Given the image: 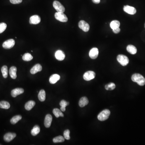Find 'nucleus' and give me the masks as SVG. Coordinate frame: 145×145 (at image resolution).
<instances>
[{"label":"nucleus","mask_w":145,"mask_h":145,"mask_svg":"<svg viewBox=\"0 0 145 145\" xmlns=\"http://www.w3.org/2000/svg\"><path fill=\"white\" fill-rule=\"evenodd\" d=\"M89 103L88 98L86 97H83L80 98L79 102V105L80 107H83L88 104Z\"/></svg>","instance_id":"17"},{"label":"nucleus","mask_w":145,"mask_h":145,"mask_svg":"<svg viewBox=\"0 0 145 145\" xmlns=\"http://www.w3.org/2000/svg\"><path fill=\"white\" fill-rule=\"evenodd\" d=\"M55 56L58 61H63L65 58V55L64 53L61 50L56 51L55 53Z\"/></svg>","instance_id":"14"},{"label":"nucleus","mask_w":145,"mask_h":145,"mask_svg":"<svg viewBox=\"0 0 145 145\" xmlns=\"http://www.w3.org/2000/svg\"><path fill=\"white\" fill-rule=\"evenodd\" d=\"M110 114H111V112L108 109H105L100 112L98 115V119L101 121L106 120L107 119H108Z\"/></svg>","instance_id":"2"},{"label":"nucleus","mask_w":145,"mask_h":145,"mask_svg":"<svg viewBox=\"0 0 145 145\" xmlns=\"http://www.w3.org/2000/svg\"><path fill=\"white\" fill-rule=\"evenodd\" d=\"M33 57L29 53H26L24 55L22 56V59L24 61H31L32 60Z\"/></svg>","instance_id":"29"},{"label":"nucleus","mask_w":145,"mask_h":145,"mask_svg":"<svg viewBox=\"0 0 145 145\" xmlns=\"http://www.w3.org/2000/svg\"><path fill=\"white\" fill-rule=\"evenodd\" d=\"M99 54L98 49L96 48H93L90 50L89 56L92 59H95L98 57Z\"/></svg>","instance_id":"12"},{"label":"nucleus","mask_w":145,"mask_h":145,"mask_svg":"<svg viewBox=\"0 0 145 145\" xmlns=\"http://www.w3.org/2000/svg\"><path fill=\"white\" fill-rule=\"evenodd\" d=\"M35 103L33 100L29 101L25 105V108L27 111H30L34 106Z\"/></svg>","instance_id":"20"},{"label":"nucleus","mask_w":145,"mask_h":145,"mask_svg":"<svg viewBox=\"0 0 145 145\" xmlns=\"http://www.w3.org/2000/svg\"><path fill=\"white\" fill-rule=\"evenodd\" d=\"M64 141V137L62 136H58L55 137L53 139V141L54 143H56L63 142Z\"/></svg>","instance_id":"30"},{"label":"nucleus","mask_w":145,"mask_h":145,"mask_svg":"<svg viewBox=\"0 0 145 145\" xmlns=\"http://www.w3.org/2000/svg\"><path fill=\"white\" fill-rule=\"evenodd\" d=\"M16 136V133L9 132L5 134L4 136V140L6 142H9L13 140Z\"/></svg>","instance_id":"9"},{"label":"nucleus","mask_w":145,"mask_h":145,"mask_svg":"<svg viewBox=\"0 0 145 145\" xmlns=\"http://www.w3.org/2000/svg\"><path fill=\"white\" fill-rule=\"evenodd\" d=\"M15 45V41L13 39H9L3 43V47L5 49H8L12 48Z\"/></svg>","instance_id":"6"},{"label":"nucleus","mask_w":145,"mask_h":145,"mask_svg":"<svg viewBox=\"0 0 145 145\" xmlns=\"http://www.w3.org/2000/svg\"><path fill=\"white\" fill-rule=\"evenodd\" d=\"M120 23L117 20H114L111 21L110 24V27L112 30L119 27Z\"/></svg>","instance_id":"27"},{"label":"nucleus","mask_w":145,"mask_h":145,"mask_svg":"<svg viewBox=\"0 0 145 145\" xmlns=\"http://www.w3.org/2000/svg\"><path fill=\"white\" fill-rule=\"evenodd\" d=\"M24 92V90L22 88H17L11 91V95L12 97L15 98L17 96L23 93Z\"/></svg>","instance_id":"15"},{"label":"nucleus","mask_w":145,"mask_h":145,"mask_svg":"<svg viewBox=\"0 0 145 145\" xmlns=\"http://www.w3.org/2000/svg\"><path fill=\"white\" fill-rule=\"evenodd\" d=\"M127 50L129 53L132 54H135L137 52V49L136 47L132 45L127 46Z\"/></svg>","instance_id":"21"},{"label":"nucleus","mask_w":145,"mask_h":145,"mask_svg":"<svg viewBox=\"0 0 145 145\" xmlns=\"http://www.w3.org/2000/svg\"><path fill=\"white\" fill-rule=\"evenodd\" d=\"M10 2L13 4H18L22 2V0H10Z\"/></svg>","instance_id":"35"},{"label":"nucleus","mask_w":145,"mask_h":145,"mask_svg":"<svg viewBox=\"0 0 145 145\" xmlns=\"http://www.w3.org/2000/svg\"><path fill=\"white\" fill-rule=\"evenodd\" d=\"M78 26L79 28L85 32H88L90 30L89 24L83 20H81L79 22Z\"/></svg>","instance_id":"8"},{"label":"nucleus","mask_w":145,"mask_h":145,"mask_svg":"<svg viewBox=\"0 0 145 145\" xmlns=\"http://www.w3.org/2000/svg\"><path fill=\"white\" fill-rule=\"evenodd\" d=\"M17 68L16 67L12 66L9 69V74L11 78L16 79L17 78Z\"/></svg>","instance_id":"19"},{"label":"nucleus","mask_w":145,"mask_h":145,"mask_svg":"<svg viewBox=\"0 0 145 145\" xmlns=\"http://www.w3.org/2000/svg\"><path fill=\"white\" fill-rule=\"evenodd\" d=\"M38 98L40 101H45L46 99V92L44 90H41L40 91L38 94Z\"/></svg>","instance_id":"22"},{"label":"nucleus","mask_w":145,"mask_h":145,"mask_svg":"<svg viewBox=\"0 0 145 145\" xmlns=\"http://www.w3.org/2000/svg\"><path fill=\"white\" fill-rule=\"evenodd\" d=\"M60 79V75L58 74H53L50 77L49 82L51 84H54L56 83V82L59 81Z\"/></svg>","instance_id":"18"},{"label":"nucleus","mask_w":145,"mask_h":145,"mask_svg":"<svg viewBox=\"0 0 145 145\" xmlns=\"http://www.w3.org/2000/svg\"><path fill=\"white\" fill-rule=\"evenodd\" d=\"M69 102H67L66 101L64 100H62L61 101L60 103V106L62 107H66L67 106L69 105Z\"/></svg>","instance_id":"34"},{"label":"nucleus","mask_w":145,"mask_h":145,"mask_svg":"<svg viewBox=\"0 0 145 145\" xmlns=\"http://www.w3.org/2000/svg\"><path fill=\"white\" fill-rule=\"evenodd\" d=\"M116 85L113 83H110L105 85V89L107 90H112L115 89Z\"/></svg>","instance_id":"31"},{"label":"nucleus","mask_w":145,"mask_h":145,"mask_svg":"<svg viewBox=\"0 0 145 145\" xmlns=\"http://www.w3.org/2000/svg\"><path fill=\"white\" fill-rule=\"evenodd\" d=\"M96 74L93 71H88L84 74L83 78L85 81H89L95 77Z\"/></svg>","instance_id":"7"},{"label":"nucleus","mask_w":145,"mask_h":145,"mask_svg":"<svg viewBox=\"0 0 145 145\" xmlns=\"http://www.w3.org/2000/svg\"><path fill=\"white\" fill-rule=\"evenodd\" d=\"M112 31L115 34H118L121 31V30L120 29L119 27H118V28H116V29H113L112 30Z\"/></svg>","instance_id":"36"},{"label":"nucleus","mask_w":145,"mask_h":145,"mask_svg":"<svg viewBox=\"0 0 145 145\" xmlns=\"http://www.w3.org/2000/svg\"><path fill=\"white\" fill-rule=\"evenodd\" d=\"M41 21V18L38 15L32 16L30 19L29 22L31 24H38Z\"/></svg>","instance_id":"11"},{"label":"nucleus","mask_w":145,"mask_h":145,"mask_svg":"<svg viewBox=\"0 0 145 145\" xmlns=\"http://www.w3.org/2000/svg\"><path fill=\"white\" fill-rule=\"evenodd\" d=\"M53 6L57 12L64 13L65 11L64 6L62 5L59 1H54Z\"/></svg>","instance_id":"5"},{"label":"nucleus","mask_w":145,"mask_h":145,"mask_svg":"<svg viewBox=\"0 0 145 145\" xmlns=\"http://www.w3.org/2000/svg\"><path fill=\"white\" fill-rule=\"evenodd\" d=\"M117 60L119 63L123 66H125L129 63V59L128 57L122 54H119L117 56Z\"/></svg>","instance_id":"3"},{"label":"nucleus","mask_w":145,"mask_h":145,"mask_svg":"<svg viewBox=\"0 0 145 145\" xmlns=\"http://www.w3.org/2000/svg\"><path fill=\"white\" fill-rule=\"evenodd\" d=\"M56 19L62 22H66L68 21V18L67 16L62 12H57L54 15Z\"/></svg>","instance_id":"4"},{"label":"nucleus","mask_w":145,"mask_h":145,"mask_svg":"<svg viewBox=\"0 0 145 145\" xmlns=\"http://www.w3.org/2000/svg\"><path fill=\"white\" fill-rule=\"evenodd\" d=\"M60 109H61V111L64 112L65 110H66V107H62V106H61Z\"/></svg>","instance_id":"38"},{"label":"nucleus","mask_w":145,"mask_h":145,"mask_svg":"<svg viewBox=\"0 0 145 145\" xmlns=\"http://www.w3.org/2000/svg\"><path fill=\"white\" fill-rule=\"evenodd\" d=\"M21 119L22 117L21 115H16L11 119L10 122L12 124H16L19 121L21 120Z\"/></svg>","instance_id":"25"},{"label":"nucleus","mask_w":145,"mask_h":145,"mask_svg":"<svg viewBox=\"0 0 145 145\" xmlns=\"http://www.w3.org/2000/svg\"><path fill=\"white\" fill-rule=\"evenodd\" d=\"M53 113L56 118H59V117H64V116L62 112L61 111L59 110V109L57 108L54 109L53 110Z\"/></svg>","instance_id":"23"},{"label":"nucleus","mask_w":145,"mask_h":145,"mask_svg":"<svg viewBox=\"0 0 145 145\" xmlns=\"http://www.w3.org/2000/svg\"></svg>","instance_id":"39"},{"label":"nucleus","mask_w":145,"mask_h":145,"mask_svg":"<svg viewBox=\"0 0 145 145\" xmlns=\"http://www.w3.org/2000/svg\"><path fill=\"white\" fill-rule=\"evenodd\" d=\"M40 127L38 125H35L31 130V134L33 136H36L40 133Z\"/></svg>","instance_id":"24"},{"label":"nucleus","mask_w":145,"mask_h":145,"mask_svg":"<svg viewBox=\"0 0 145 145\" xmlns=\"http://www.w3.org/2000/svg\"><path fill=\"white\" fill-rule=\"evenodd\" d=\"M132 80L133 82L137 83L140 86H143L145 84V78L140 74H135L133 75Z\"/></svg>","instance_id":"1"},{"label":"nucleus","mask_w":145,"mask_h":145,"mask_svg":"<svg viewBox=\"0 0 145 145\" xmlns=\"http://www.w3.org/2000/svg\"><path fill=\"white\" fill-rule=\"evenodd\" d=\"M92 2L95 4H98L100 2V0H92Z\"/></svg>","instance_id":"37"},{"label":"nucleus","mask_w":145,"mask_h":145,"mask_svg":"<svg viewBox=\"0 0 145 145\" xmlns=\"http://www.w3.org/2000/svg\"><path fill=\"white\" fill-rule=\"evenodd\" d=\"M42 70V67L39 64H35L30 70V72L32 74H35L38 72L41 71Z\"/></svg>","instance_id":"16"},{"label":"nucleus","mask_w":145,"mask_h":145,"mask_svg":"<svg viewBox=\"0 0 145 145\" xmlns=\"http://www.w3.org/2000/svg\"><path fill=\"white\" fill-rule=\"evenodd\" d=\"M52 120H53V117L51 114H47L46 116L45 122H44V125L46 128H48L50 127L51 123H52Z\"/></svg>","instance_id":"13"},{"label":"nucleus","mask_w":145,"mask_h":145,"mask_svg":"<svg viewBox=\"0 0 145 145\" xmlns=\"http://www.w3.org/2000/svg\"><path fill=\"white\" fill-rule=\"evenodd\" d=\"M70 133V130H69L67 129L64 130V132L63 135L65 139L67 140H70V135H69Z\"/></svg>","instance_id":"32"},{"label":"nucleus","mask_w":145,"mask_h":145,"mask_svg":"<svg viewBox=\"0 0 145 145\" xmlns=\"http://www.w3.org/2000/svg\"><path fill=\"white\" fill-rule=\"evenodd\" d=\"M123 10L125 12L130 15H134L137 12L136 9L134 7L129 5L125 6L123 7Z\"/></svg>","instance_id":"10"},{"label":"nucleus","mask_w":145,"mask_h":145,"mask_svg":"<svg viewBox=\"0 0 145 145\" xmlns=\"http://www.w3.org/2000/svg\"><path fill=\"white\" fill-rule=\"evenodd\" d=\"M10 107V104L9 103L5 101L0 102V108H1L8 109Z\"/></svg>","instance_id":"26"},{"label":"nucleus","mask_w":145,"mask_h":145,"mask_svg":"<svg viewBox=\"0 0 145 145\" xmlns=\"http://www.w3.org/2000/svg\"><path fill=\"white\" fill-rule=\"evenodd\" d=\"M1 72L4 78H6L8 77V67L6 65H4L1 68Z\"/></svg>","instance_id":"28"},{"label":"nucleus","mask_w":145,"mask_h":145,"mask_svg":"<svg viewBox=\"0 0 145 145\" xmlns=\"http://www.w3.org/2000/svg\"><path fill=\"white\" fill-rule=\"evenodd\" d=\"M7 25L5 23H0V34L4 32L6 28Z\"/></svg>","instance_id":"33"}]
</instances>
